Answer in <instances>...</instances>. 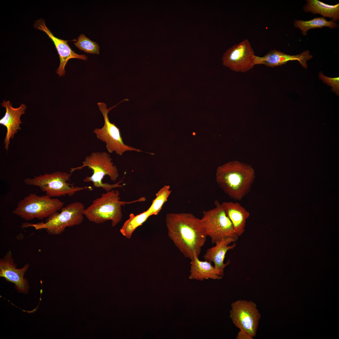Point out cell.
<instances>
[{
  "label": "cell",
  "mask_w": 339,
  "mask_h": 339,
  "mask_svg": "<svg viewBox=\"0 0 339 339\" xmlns=\"http://www.w3.org/2000/svg\"><path fill=\"white\" fill-rule=\"evenodd\" d=\"M169 185H165L156 194V197L148 209L151 216L157 215L161 210L162 207L167 201L171 191Z\"/></svg>",
  "instance_id": "obj_22"
},
{
  "label": "cell",
  "mask_w": 339,
  "mask_h": 339,
  "mask_svg": "<svg viewBox=\"0 0 339 339\" xmlns=\"http://www.w3.org/2000/svg\"><path fill=\"white\" fill-rule=\"evenodd\" d=\"M320 78L332 87V90L339 95V77L329 78L324 76L321 72L319 73Z\"/></svg>",
  "instance_id": "obj_24"
},
{
  "label": "cell",
  "mask_w": 339,
  "mask_h": 339,
  "mask_svg": "<svg viewBox=\"0 0 339 339\" xmlns=\"http://www.w3.org/2000/svg\"><path fill=\"white\" fill-rule=\"evenodd\" d=\"M313 57L308 50L296 55H288L276 49L271 50L264 56L260 57L255 55L253 65L263 64L268 67H274L284 64L290 61H298L302 66L307 68V61Z\"/></svg>",
  "instance_id": "obj_15"
},
{
  "label": "cell",
  "mask_w": 339,
  "mask_h": 339,
  "mask_svg": "<svg viewBox=\"0 0 339 339\" xmlns=\"http://www.w3.org/2000/svg\"><path fill=\"white\" fill-rule=\"evenodd\" d=\"M237 240L229 237L218 242L215 244V246L208 249L203 256L205 260L214 263V267L220 272L223 276L225 267L230 263L229 260L224 263L225 255L228 250L236 247L235 242Z\"/></svg>",
  "instance_id": "obj_16"
},
{
  "label": "cell",
  "mask_w": 339,
  "mask_h": 339,
  "mask_svg": "<svg viewBox=\"0 0 339 339\" xmlns=\"http://www.w3.org/2000/svg\"><path fill=\"white\" fill-rule=\"evenodd\" d=\"M222 204L231 222L236 234L240 236L245 231L246 220L250 213L238 202H224Z\"/></svg>",
  "instance_id": "obj_18"
},
{
  "label": "cell",
  "mask_w": 339,
  "mask_h": 339,
  "mask_svg": "<svg viewBox=\"0 0 339 339\" xmlns=\"http://www.w3.org/2000/svg\"><path fill=\"white\" fill-rule=\"evenodd\" d=\"M216 177L217 183L226 194L241 200L250 191L255 173L251 165L233 161L219 166Z\"/></svg>",
  "instance_id": "obj_2"
},
{
  "label": "cell",
  "mask_w": 339,
  "mask_h": 339,
  "mask_svg": "<svg viewBox=\"0 0 339 339\" xmlns=\"http://www.w3.org/2000/svg\"><path fill=\"white\" fill-rule=\"evenodd\" d=\"M190 264L189 279L203 281L209 279L220 280L222 278L220 272L213 266L211 262L205 260L200 261L195 254Z\"/></svg>",
  "instance_id": "obj_17"
},
{
  "label": "cell",
  "mask_w": 339,
  "mask_h": 339,
  "mask_svg": "<svg viewBox=\"0 0 339 339\" xmlns=\"http://www.w3.org/2000/svg\"><path fill=\"white\" fill-rule=\"evenodd\" d=\"M117 105L108 109L106 104L103 102H98L97 105L102 113L104 120L103 126L101 128H96L94 130L97 138L106 144V147L110 153L114 152L121 156L125 152L135 151L142 152L141 150L125 144L121 136L120 130L114 123H111L108 117V113Z\"/></svg>",
  "instance_id": "obj_9"
},
{
  "label": "cell",
  "mask_w": 339,
  "mask_h": 339,
  "mask_svg": "<svg viewBox=\"0 0 339 339\" xmlns=\"http://www.w3.org/2000/svg\"><path fill=\"white\" fill-rule=\"evenodd\" d=\"M37 29L45 32L53 42L59 55L60 63L56 73L60 77L64 76L65 74V67L68 61L72 58H77L86 60L87 57L86 55L78 54L73 51L67 42L68 41L64 40L55 36L46 25L43 19L37 20L35 24Z\"/></svg>",
  "instance_id": "obj_13"
},
{
  "label": "cell",
  "mask_w": 339,
  "mask_h": 339,
  "mask_svg": "<svg viewBox=\"0 0 339 339\" xmlns=\"http://www.w3.org/2000/svg\"><path fill=\"white\" fill-rule=\"evenodd\" d=\"M84 209L83 204L81 202L72 203L63 207L61 212H57L46 218L44 223H24L21 228L32 227L37 230L45 229L50 235L60 234L66 228L78 225L82 223Z\"/></svg>",
  "instance_id": "obj_6"
},
{
  "label": "cell",
  "mask_w": 339,
  "mask_h": 339,
  "mask_svg": "<svg viewBox=\"0 0 339 339\" xmlns=\"http://www.w3.org/2000/svg\"><path fill=\"white\" fill-rule=\"evenodd\" d=\"M150 216L148 209L136 215L131 213L129 218L125 222L120 229V233L126 238L130 239L136 229L142 225Z\"/></svg>",
  "instance_id": "obj_20"
},
{
  "label": "cell",
  "mask_w": 339,
  "mask_h": 339,
  "mask_svg": "<svg viewBox=\"0 0 339 339\" xmlns=\"http://www.w3.org/2000/svg\"><path fill=\"white\" fill-rule=\"evenodd\" d=\"M294 27L300 29L302 34L304 35H307V31L310 29L321 28L323 27L334 29L338 26L335 22L331 20L327 21L323 17L316 18L306 21L295 20L294 22Z\"/></svg>",
  "instance_id": "obj_21"
},
{
  "label": "cell",
  "mask_w": 339,
  "mask_h": 339,
  "mask_svg": "<svg viewBox=\"0 0 339 339\" xmlns=\"http://www.w3.org/2000/svg\"><path fill=\"white\" fill-rule=\"evenodd\" d=\"M237 339H253L246 333L240 331L236 337Z\"/></svg>",
  "instance_id": "obj_25"
},
{
  "label": "cell",
  "mask_w": 339,
  "mask_h": 339,
  "mask_svg": "<svg viewBox=\"0 0 339 339\" xmlns=\"http://www.w3.org/2000/svg\"><path fill=\"white\" fill-rule=\"evenodd\" d=\"M72 173L57 171L52 173H45L32 178H26L24 183L37 186L51 197L72 196L77 192L85 189H91V186H74L68 181Z\"/></svg>",
  "instance_id": "obj_7"
},
{
  "label": "cell",
  "mask_w": 339,
  "mask_h": 339,
  "mask_svg": "<svg viewBox=\"0 0 339 339\" xmlns=\"http://www.w3.org/2000/svg\"><path fill=\"white\" fill-rule=\"evenodd\" d=\"M303 8L305 12L320 14L324 17L332 19L335 22L339 19V3L330 5L318 0H308Z\"/></svg>",
  "instance_id": "obj_19"
},
{
  "label": "cell",
  "mask_w": 339,
  "mask_h": 339,
  "mask_svg": "<svg viewBox=\"0 0 339 339\" xmlns=\"http://www.w3.org/2000/svg\"><path fill=\"white\" fill-rule=\"evenodd\" d=\"M29 266L27 263L22 268H17L12 252L9 251L0 259V277L13 283L18 292L27 294L29 286L24 276Z\"/></svg>",
  "instance_id": "obj_12"
},
{
  "label": "cell",
  "mask_w": 339,
  "mask_h": 339,
  "mask_svg": "<svg viewBox=\"0 0 339 339\" xmlns=\"http://www.w3.org/2000/svg\"><path fill=\"white\" fill-rule=\"evenodd\" d=\"M112 160L110 155L106 152H92L86 157L82 165L71 168L70 172L72 173L76 170L87 167L92 170L93 174L91 176H87L83 180L84 182H92L94 187L101 188L107 192L116 188L122 187L123 185L120 184L122 182V180L113 184L102 182L105 175H108L110 180L113 181L116 180L119 176L118 169L112 162Z\"/></svg>",
  "instance_id": "obj_4"
},
{
  "label": "cell",
  "mask_w": 339,
  "mask_h": 339,
  "mask_svg": "<svg viewBox=\"0 0 339 339\" xmlns=\"http://www.w3.org/2000/svg\"><path fill=\"white\" fill-rule=\"evenodd\" d=\"M64 203L46 195L31 193L20 200L12 213L27 221L47 218L63 207Z\"/></svg>",
  "instance_id": "obj_5"
},
{
  "label": "cell",
  "mask_w": 339,
  "mask_h": 339,
  "mask_svg": "<svg viewBox=\"0 0 339 339\" xmlns=\"http://www.w3.org/2000/svg\"><path fill=\"white\" fill-rule=\"evenodd\" d=\"M216 207L203 211L201 220L207 236L209 237L213 244L229 237L238 239L232 223L227 216L222 204L215 202Z\"/></svg>",
  "instance_id": "obj_8"
},
{
  "label": "cell",
  "mask_w": 339,
  "mask_h": 339,
  "mask_svg": "<svg viewBox=\"0 0 339 339\" xmlns=\"http://www.w3.org/2000/svg\"><path fill=\"white\" fill-rule=\"evenodd\" d=\"M229 318L234 326L251 337H255L261 318L256 304L252 301L238 300L231 304Z\"/></svg>",
  "instance_id": "obj_10"
},
{
  "label": "cell",
  "mask_w": 339,
  "mask_h": 339,
  "mask_svg": "<svg viewBox=\"0 0 339 339\" xmlns=\"http://www.w3.org/2000/svg\"><path fill=\"white\" fill-rule=\"evenodd\" d=\"M254 51L246 39L228 49L223 54V64L236 72L245 73L254 66Z\"/></svg>",
  "instance_id": "obj_11"
},
{
  "label": "cell",
  "mask_w": 339,
  "mask_h": 339,
  "mask_svg": "<svg viewBox=\"0 0 339 339\" xmlns=\"http://www.w3.org/2000/svg\"><path fill=\"white\" fill-rule=\"evenodd\" d=\"M1 105L6 109L4 116L0 120V124L5 126L7 129L4 144L5 149L7 151L10 138H13L18 130L21 129L20 124L22 122L20 117L24 114L27 107L25 104H21L19 107L15 108L13 107L9 101L5 100L1 103Z\"/></svg>",
  "instance_id": "obj_14"
},
{
  "label": "cell",
  "mask_w": 339,
  "mask_h": 339,
  "mask_svg": "<svg viewBox=\"0 0 339 339\" xmlns=\"http://www.w3.org/2000/svg\"><path fill=\"white\" fill-rule=\"evenodd\" d=\"M120 193L112 189L103 193L96 198L91 205L83 211V214L88 219L96 224H101L110 220L111 226L114 227L121 220L122 217L121 206L126 204L144 201L145 197L131 201H120Z\"/></svg>",
  "instance_id": "obj_3"
},
{
  "label": "cell",
  "mask_w": 339,
  "mask_h": 339,
  "mask_svg": "<svg viewBox=\"0 0 339 339\" xmlns=\"http://www.w3.org/2000/svg\"><path fill=\"white\" fill-rule=\"evenodd\" d=\"M78 39L77 42L74 44L79 50L87 53L99 54V46L97 43L92 41L83 34H81Z\"/></svg>",
  "instance_id": "obj_23"
},
{
  "label": "cell",
  "mask_w": 339,
  "mask_h": 339,
  "mask_svg": "<svg viewBox=\"0 0 339 339\" xmlns=\"http://www.w3.org/2000/svg\"><path fill=\"white\" fill-rule=\"evenodd\" d=\"M169 237L186 258L199 257L207 237L200 219L191 213H171L166 216Z\"/></svg>",
  "instance_id": "obj_1"
}]
</instances>
